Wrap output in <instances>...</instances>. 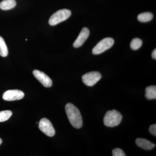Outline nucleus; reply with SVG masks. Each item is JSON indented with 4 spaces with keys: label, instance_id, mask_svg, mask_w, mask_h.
Returning <instances> with one entry per match:
<instances>
[{
    "label": "nucleus",
    "instance_id": "4",
    "mask_svg": "<svg viewBox=\"0 0 156 156\" xmlns=\"http://www.w3.org/2000/svg\"><path fill=\"white\" fill-rule=\"evenodd\" d=\"M114 42V40L112 38L108 37L102 39L93 48L92 53L95 55H98L105 52L112 47Z\"/></svg>",
    "mask_w": 156,
    "mask_h": 156
},
{
    "label": "nucleus",
    "instance_id": "1",
    "mask_svg": "<svg viewBox=\"0 0 156 156\" xmlns=\"http://www.w3.org/2000/svg\"><path fill=\"white\" fill-rule=\"evenodd\" d=\"M65 110L70 123L74 128L80 129L83 126V119L80 111L74 105L68 103L65 106Z\"/></svg>",
    "mask_w": 156,
    "mask_h": 156
},
{
    "label": "nucleus",
    "instance_id": "11",
    "mask_svg": "<svg viewBox=\"0 0 156 156\" xmlns=\"http://www.w3.org/2000/svg\"><path fill=\"white\" fill-rule=\"evenodd\" d=\"M16 5L15 0H4L0 3V9L3 10H9L13 9Z\"/></svg>",
    "mask_w": 156,
    "mask_h": 156
},
{
    "label": "nucleus",
    "instance_id": "17",
    "mask_svg": "<svg viewBox=\"0 0 156 156\" xmlns=\"http://www.w3.org/2000/svg\"><path fill=\"white\" fill-rule=\"evenodd\" d=\"M112 156H126V154L121 149L117 148L115 149L112 151Z\"/></svg>",
    "mask_w": 156,
    "mask_h": 156
},
{
    "label": "nucleus",
    "instance_id": "15",
    "mask_svg": "<svg viewBox=\"0 0 156 156\" xmlns=\"http://www.w3.org/2000/svg\"><path fill=\"white\" fill-rule=\"evenodd\" d=\"M142 41L140 39L136 38L132 40L130 44L131 48L133 50H136L139 49L142 45Z\"/></svg>",
    "mask_w": 156,
    "mask_h": 156
},
{
    "label": "nucleus",
    "instance_id": "18",
    "mask_svg": "<svg viewBox=\"0 0 156 156\" xmlns=\"http://www.w3.org/2000/svg\"><path fill=\"white\" fill-rule=\"evenodd\" d=\"M149 131L151 134L154 136H156V125L154 124L150 126L149 128Z\"/></svg>",
    "mask_w": 156,
    "mask_h": 156
},
{
    "label": "nucleus",
    "instance_id": "9",
    "mask_svg": "<svg viewBox=\"0 0 156 156\" xmlns=\"http://www.w3.org/2000/svg\"><path fill=\"white\" fill-rule=\"evenodd\" d=\"M89 34L90 32L89 29L87 27H84L83 28L81 31L78 37L74 42L73 44V47L75 48H78L82 46L89 37Z\"/></svg>",
    "mask_w": 156,
    "mask_h": 156
},
{
    "label": "nucleus",
    "instance_id": "14",
    "mask_svg": "<svg viewBox=\"0 0 156 156\" xmlns=\"http://www.w3.org/2000/svg\"><path fill=\"white\" fill-rule=\"evenodd\" d=\"M9 54L8 48L4 39L0 36V56L6 57Z\"/></svg>",
    "mask_w": 156,
    "mask_h": 156
},
{
    "label": "nucleus",
    "instance_id": "2",
    "mask_svg": "<svg viewBox=\"0 0 156 156\" xmlns=\"http://www.w3.org/2000/svg\"><path fill=\"white\" fill-rule=\"evenodd\" d=\"M122 116L119 112L112 110L107 112L104 118V124L108 127H115L119 126L122 122Z\"/></svg>",
    "mask_w": 156,
    "mask_h": 156
},
{
    "label": "nucleus",
    "instance_id": "20",
    "mask_svg": "<svg viewBox=\"0 0 156 156\" xmlns=\"http://www.w3.org/2000/svg\"><path fill=\"white\" fill-rule=\"evenodd\" d=\"M2 140L0 138V145L2 144Z\"/></svg>",
    "mask_w": 156,
    "mask_h": 156
},
{
    "label": "nucleus",
    "instance_id": "12",
    "mask_svg": "<svg viewBox=\"0 0 156 156\" xmlns=\"http://www.w3.org/2000/svg\"><path fill=\"white\" fill-rule=\"evenodd\" d=\"M145 97L149 100L156 99V87L151 86L147 87L145 89Z\"/></svg>",
    "mask_w": 156,
    "mask_h": 156
},
{
    "label": "nucleus",
    "instance_id": "13",
    "mask_svg": "<svg viewBox=\"0 0 156 156\" xmlns=\"http://www.w3.org/2000/svg\"><path fill=\"white\" fill-rule=\"evenodd\" d=\"M153 18V14L151 12H144L139 14L137 16V19L141 22H147L151 21Z\"/></svg>",
    "mask_w": 156,
    "mask_h": 156
},
{
    "label": "nucleus",
    "instance_id": "6",
    "mask_svg": "<svg viewBox=\"0 0 156 156\" xmlns=\"http://www.w3.org/2000/svg\"><path fill=\"white\" fill-rule=\"evenodd\" d=\"M39 128L43 133L52 137L55 135V131L51 122L46 118H43L39 123Z\"/></svg>",
    "mask_w": 156,
    "mask_h": 156
},
{
    "label": "nucleus",
    "instance_id": "8",
    "mask_svg": "<svg viewBox=\"0 0 156 156\" xmlns=\"http://www.w3.org/2000/svg\"><path fill=\"white\" fill-rule=\"evenodd\" d=\"M34 76L41 83L43 86L49 88L52 86L53 82L52 80L47 75L41 71L34 70L33 72Z\"/></svg>",
    "mask_w": 156,
    "mask_h": 156
},
{
    "label": "nucleus",
    "instance_id": "16",
    "mask_svg": "<svg viewBox=\"0 0 156 156\" xmlns=\"http://www.w3.org/2000/svg\"><path fill=\"white\" fill-rule=\"evenodd\" d=\"M12 115V112L10 110L0 112V122L7 121L10 119Z\"/></svg>",
    "mask_w": 156,
    "mask_h": 156
},
{
    "label": "nucleus",
    "instance_id": "7",
    "mask_svg": "<svg viewBox=\"0 0 156 156\" xmlns=\"http://www.w3.org/2000/svg\"><path fill=\"white\" fill-rule=\"evenodd\" d=\"M24 96V93L20 90H9L4 93L3 98L5 101H12L22 99Z\"/></svg>",
    "mask_w": 156,
    "mask_h": 156
},
{
    "label": "nucleus",
    "instance_id": "19",
    "mask_svg": "<svg viewBox=\"0 0 156 156\" xmlns=\"http://www.w3.org/2000/svg\"><path fill=\"white\" fill-rule=\"evenodd\" d=\"M152 57L154 58V59H156V50L155 49L153 51L152 53Z\"/></svg>",
    "mask_w": 156,
    "mask_h": 156
},
{
    "label": "nucleus",
    "instance_id": "3",
    "mask_svg": "<svg viewBox=\"0 0 156 156\" xmlns=\"http://www.w3.org/2000/svg\"><path fill=\"white\" fill-rule=\"evenodd\" d=\"M71 15V11L66 9H62L56 11L50 17L49 23L51 26L57 25L68 19Z\"/></svg>",
    "mask_w": 156,
    "mask_h": 156
},
{
    "label": "nucleus",
    "instance_id": "5",
    "mask_svg": "<svg viewBox=\"0 0 156 156\" xmlns=\"http://www.w3.org/2000/svg\"><path fill=\"white\" fill-rule=\"evenodd\" d=\"M101 74L98 72H91L85 74L82 76L83 83L88 87H92L100 80Z\"/></svg>",
    "mask_w": 156,
    "mask_h": 156
},
{
    "label": "nucleus",
    "instance_id": "10",
    "mask_svg": "<svg viewBox=\"0 0 156 156\" xmlns=\"http://www.w3.org/2000/svg\"><path fill=\"white\" fill-rule=\"evenodd\" d=\"M136 144L137 146L145 150H151L155 147L154 144L144 138H137L136 140Z\"/></svg>",
    "mask_w": 156,
    "mask_h": 156
}]
</instances>
